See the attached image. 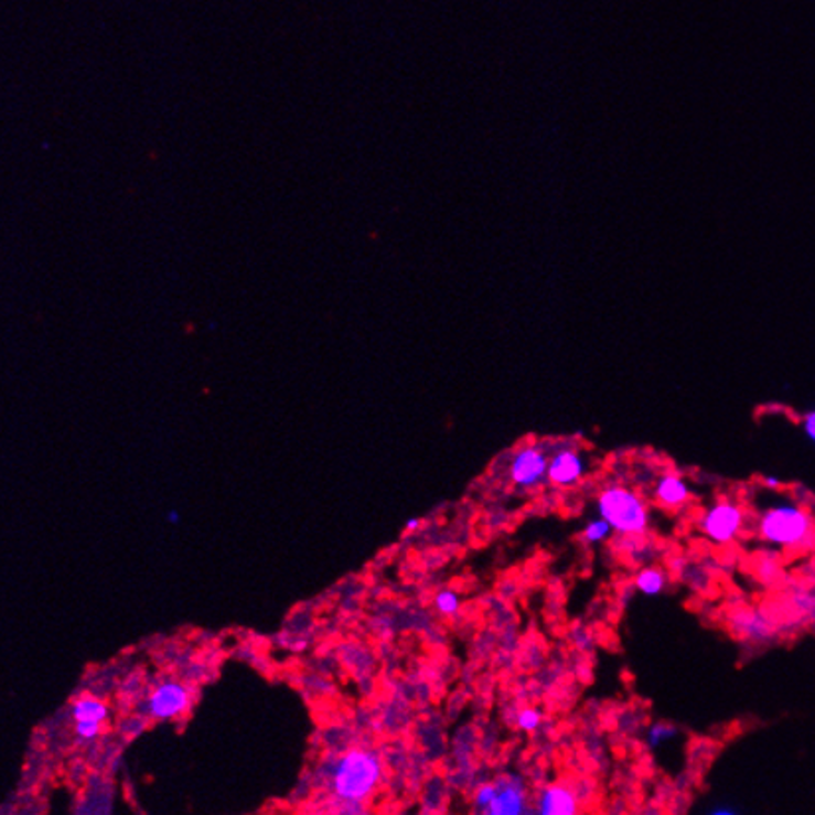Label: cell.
I'll use <instances>...</instances> for the list:
<instances>
[{
	"label": "cell",
	"mask_w": 815,
	"mask_h": 815,
	"mask_svg": "<svg viewBox=\"0 0 815 815\" xmlns=\"http://www.w3.org/2000/svg\"><path fill=\"white\" fill-rule=\"evenodd\" d=\"M421 527V519H417V517H411V519H407V524H405V532H417Z\"/></svg>",
	"instance_id": "obj_21"
},
{
	"label": "cell",
	"mask_w": 815,
	"mask_h": 815,
	"mask_svg": "<svg viewBox=\"0 0 815 815\" xmlns=\"http://www.w3.org/2000/svg\"><path fill=\"white\" fill-rule=\"evenodd\" d=\"M384 776L382 760L372 750L356 749L337 760L332 787L347 804H360L375 794Z\"/></svg>",
	"instance_id": "obj_2"
},
{
	"label": "cell",
	"mask_w": 815,
	"mask_h": 815,
	"mask_svg": "<svg viewBox=\"0 0 815 815\" xmlns=\"http://www.w3.org/2000/svg\"><path fill=\"white\" fill-rule=\"evenodd\" d=\"M760 541L794 551L814 539V517L806 507L794 502H780L766 507L757 522Z\"/></svg>",
	"instance_id": "obj_1"
},
{
	"label": "cell",
	"mask_w": 815,
	"mask_h": 815,
	"mask_svg": "<svg viewBox=\"0 0 815 815\" xmlns=\"http://www.w3.org/2000/svg\"><path fill=\"white\" fill-rule=\"evenodd\" d=\"M101 725H104V722L75 721V732H77V737H79V739L94 741V739H97V737L101 734V731H104V727H101Z\"/></svg>",
	"instance_id": "obj_18"
},
{
	"label": "cell",
	"mask_w": 815,
	"mask_h": 815,
	"mask_svg": "<svg viewBox=\"0 0 815 815\" xmlns=\"http://www.w3.org/2000/svg\"><path fill=\"white\" fill-rule=\"evenodd\" d=\"M460 604H462V600L454 591L437 592V597H435V609L439 610L442 616L459 614Z\"/></svg>",
	"instance_id": "obj_14"
},
{
	"label": "cell",
	"mask_w": 815,
	"mask_h": 815,
	"mask_svg": "<svg viewBox=\"0 0 815 815\" xmlns=\"http://www.w3.org/2000/svg\"><path fill=\"white\" fill-rule=\"evenodd\" d=\"M72 715H74V721H107L109 717V707L104 704L101 699H95V697H82L75 701L72 707Z\"/></svg>",
	"instance_id": "obj_12"
},
{
	"label": "cell",
	"mask_w": 815,
	"mask_h": 815,
	"mask_svg": "<svg viewBox=\"0 0 815 815\" xmlns=\"http://www.w3.org/2000/svg\"><path fill=\"white\" fill-rule=\"evenodd\" d=\"M192 705V695L187 687L179 682L160 684L147 701V711L154 721H172L186 715Z\"/></svg>",
	"instance_id": "obj_6"
},
{
	"label": "cell",
	"mask_w": 815,
	"mask_h": 815,
	"mask_svg": "<svg viewBox=\"0 0 815 815\" xmlns=\"http://www.w3.org/2000/svg\"><path fill=\"white\" fill-rule=\"evenodd\" d=\"M496 782V797L487 807V815H522L529 812V792L524 779L517 774H504Z\"/></svg>",
	"instance_id": "obj_7"
},
{
	"label": "cell",
	"mask_w": 815,
	"mask_h": 815,
	"mask_svg": "<svg viewBox=\"0 0 815 815\" xmlns=\"http://www.w3.org/2000/svg\"><path fill=\"white\" fill-rule=\"evenodd\" d=\"M496 797V782H486L474 792V807L480 814H486L487 807L492 806Z\"/></svg>",
	"instance_id": "obj_17"
},
{
	"label": "cell",
	"mask_w": 815,
	"mask_h": 815,
	"mask_svg": "<svg viewBox=\"0 0 815 815\" xmlns=\"http://www.w3.org/2000/svg\"><path fill=\"white\" fill-rule=\"evenodd\" d=\"M675 737H677V729H675V727H672V725H664V722H657V725H654V727L650 729V732H647V744H650L652 749H657V747H662L664 742L672 741Z\"/></svg>",
	"instance_id": "obj_16"
},
{
	"label": "cell",
	"mask_w": 815,
	"mask_h": 815,
	"mask_svg": "<svg viewBox=\"0 0 815 815\" xmlns=\"http://www.w3.org/2000/svg\"><path fill=\"white\" fill-rule=\"evenodd\" d=\"M535 812L539 815L579 814V794L567 784H549L535 797Z\"/></svg>",
	"instance_id": "obj_9"
},
{
	"label": "cell",
	"mask_w": 815,
	"mask_h": 815,
	"mask_svg": "<svg viewBox=\"0 0 815 815\" xmlns=\"http://www.w3.org/2000/svg\"><path fill=\"white\" fill-rule=\"evenodd\" d=\"M654 497L659 506L667 507V510H679L691 500V486L682 474L667 472L657 479Z\"/></svg>",
	"instance_id": "obj_10"
},
{
	"label": "cell",
	"mask_w": 815,
	"mask_h": 815,
	"mask_svg": "<svg viewBox=\"0 0 815 815\" xmlns=\"http://www.w3.org/2000/svg\"><path fill=\"white\" fill-rule=\"evenodd\" d=\"M634 587L637 592L646 594V597H657L662 592L666 591L667 587V572L662 567H644L636 572L634 577Z\"/></svg>",
	"instance_id": "obj_11"
},
{
	"label": "cell",
	"mask_w": 815,
	"mask_h": 815,
	"mask_svg": "<svg viewBox=\"0 0 815 815\" xmlns=\"http://www.w3.org/2000/svg\"><path fill=\"white\" fill-rule=\"evenodd\" d=\"M549 452L541 444H525L514 452L507 467L510 482L519 490H535L547 482Z\"/></svg>",
	"instance_id": "obj_5"
},
{
	"label": "cell",
	"mask_w": 815,
	"mask_h": 815,
	"mask_svg": "<svg viewBox=\"0 0 815 815\" xmlns=\"http://www.w3.org/2000/svg\"><path fill=\"white\" fill-rule=\"evenodd\" d=\"M747 525L744 507L731 497L717 500L711 507H707L704 516L699 517L697 527L707 541L715 545H729L742 534Z\"/></svg>",
	"instance_id": "obj_4"
},
{
	"label": "cell",
	"mask_w": 815,
	"mask_h": 815,
	"mask_svg": "<svg viewBox=\"0 0 815 815\" xmlns=\"http://www.w3.org/2000/svg\"><path fill=\"white\" fill-rule=\"evenodd\" d=\"M802 429L804 435L807 437V441H812L815 444V409L807 411L802 419Z\"/></svg>",
	"instance_id": "obj_19"
},
{
	"label": "cell",
	"mask_w": 815,
	"mask_h": 815,
	"mask_svg": "<svg viewBox=\"0 0 815 815\" xmlns=\"http://www.w3.org/2000/svg\"><path fill=\"white\" fill-rule=\"evenodd\" d=\"M614 534L609 522L604 517H594L591 522H587L585 529H582V541L589 545L607 544L610 539V535Z\"/></svg>",
	"instance_id": "obj_13"
},
{
	"label": "cell",
	"mask_w": 815,
	"mask_h": 815,
	"mask_svg": "<svg viewBox=\"0 0 815 815\" xmlns=\"http://www.w3.org/2000/svg\"><path fill=\"white\" fill-rule=\"evenodd\" d=\"M544 721V715L541 711H537L534 707H525L522 711L517 712L516 725L519 731L534 732L539 729V725Z\"/></svg>",
	"instance_id": "obj_15"
},
{
	"label": "cell",
	"mask_w": 815,
	"mask_h": 815,
	"mask_svg": "<svg viewBox=\"0 0 815 815\" xmlns=\"http://www.w3.org/2000/svg\"><path fill=\"white\" fill-rule=\"evenodd\" d=\"M597 514L609 522L614 534L624 537L644 535L650 527V506L636 490L624 484H609L597 497Z\"/></svg>",
	"instance_id": "obj_3"
},
{
	"label": "cell",
	"mask_w": 815,
	"mask_h": 815,
	"mask_svg": "<svg viewBox=\"0 0 815 815\" xmlns=\"http://www.w3.org/2000/svg\"><path fill=\"white\" fill-rule=\"evenodd\" d=\"M167 519H169L170 524H179L180 522L179 512H176V510H172V512H169V516H167Z\"/></svg>",
	"instance_id": "obj_22"
},
{
	"label": "cell",
	"mask_w": 815,
	"mask_h": 815,
	"mask_svg": "<svg viewBox=\"0 0 815 815\" xmlns=\"http://www.w3.org/2000/svg\"><path fill=\"white\" fill-rule=\"evenodd\" d=\"M587 474V460L572 447H561L549 457L547 482L557 487L577 486Z\"/></svg>",
	"instance_id": "obj_8"
},
{
	"label": "cell",
	"mask_w": 815,
	"mask_h": 815,
	"mask_svg": "<svg viewBox=\"0 0 815 815\" xmlns=\"http://www.w3.org/2000/svg\"><path fill=\"white\" fill-rule=\"evenodd\" d=\"M762 484L769 487V490H779V487L782 486V484H780V480L776 479V476H764V480H762Z\"/></svg>",
	"instance_id": "obj_20"
}]
</instances>
